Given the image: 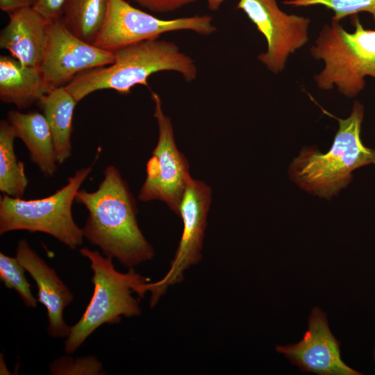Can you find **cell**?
<instances>
[{
  "label": "cell",
  "instance_id": "obj_10",
  "mask_svg": "<svg viewBox=\"0 0 375 375\" xmlns=\"http://www.w3.org/2000/svg\"><path fill=\"white\" fill-rule=\"evenodd\" d=\"M236 8L242 10L265 36L267 49L260 53L258 59L274 74L282 72L290 54L308 40L310 19L283 12L276 0H239Z\"/></svg>",
  "mask_w": 375,
  "mask_h": 375
},
{
  "label": "cell",
  "instance_id": "obj_14",
  "mask_svg": "<svg viewBox=\"0 0 375 375\" xmlns=\"http://www.w3.org/2000/svg\"><path fill=\"white\" fill-rule=\"evenodd\" d=\"M8 17L1 31L0 47L23 65L40 67L49 21L33 7L15 10Z\"/></svg>",
  "mask_w": 375,
  "mask_h": 375
},
{
  "label": "cell",
  "instance_id": "obj_26",
  "mask_svg": "<svg viewBox=\"0 0 375 375\" xmlns=\"http://www.w3.org/2000/svg\"><path fill=\"white\" fill-rule=\"evenodd\" d=\"M208 8L212 11L217 10L225 0H206Z\"/></svg>",
  "mask_w": 375,
  "mask_h": 375
},
{
  "label": "cell",
  "instance_id": "obj_5",
  "mask_svg": "<svg viewBox=\"0 0 375 375\" xmlns=\"http://www.w3.org/2000/svg\"><path fill=\"white\" fill-rule=\"evenodd\" d=\"M354 32L349 33L338 21L332 19L321 31L312 56L324 61V69L315 76L319 88L335 86L348 97H356L365 87L364 78H375V30L365 29L358 16L353 19Z\"/></svg>",
  "mask_w": 375,
  "mask_h": 375
},
{
  "label": "cell",
  "instance_id": "obj_13",
  "mask_svg": "<svg viewBox=\"0 0 375 375\" xmlns=\"http://www.w3.org/2000/svg\"><path fill=\"white\" fill-rule=\"evenodd\" d=\"M16 257L37 285L38 301L47 311L48 333L53 338L67 337L71 327L65 323L63 312L74 299L72 293L26 240L19 241Z\"/></svg>",
  "mask_w": 375,
  "mask_h": 375
},
{
  "label": "cell",
  "instance_id": "obj_25",
  "mask_svg": "<svg viewBox=\"0 0 375 375\" xmlns=\"http://www.w3.org/2000/svg\"><path fill=\"white\" fill-rule=\"evenodd\" d=\"M37 0H0V9L8 14L28 7H33Z\"/></svg>",
  "mask_w": 375,
  "mask_h": 375
},
{
  "label": "cell",
  "instance_id": "obj_21",
  "mask_svg": "<svg viewBox=\"0 0 375 375\" xmlns=\"http://www.w3.org/2000/svg\"><path fill=\"white\" fill-rule=\"evenodd\" d=\"M284 3L296 7L324 6L334 12L332 19L338 22L347 15L366 11L372 15L375 24V0H289Z\"/></svg>",
  "mask_w": 375,
  "mask_h": 375
},
{
  "label": "cell",
  "instance_id": "obj_16",
  "mask_svg": "<svg viewBox=\"0 0 375 375\" xmlns=\"http://www.w3.org/2000/svg\"><path fill=\"white\" fill-rule=\"evenodd\" d=\"M53 88L47 81L40 67L23 65L10 56H0V99L26 108Z\"/></svg>",
  "mask_w": 375,
  "mask_h": 375
},
{
  "label": "cell",
  "instance_id": "obj_17",
  "mask_svg": "<svg viewBox=\"0 0 375 375\" xmlns=\"http://www.w3.org/2000/svg\"><path fill=\"white\" fill-rule=\"evenodd\" d=\"M77 103L65 86L53 88L38 103L51 129L58 165L72 154V120Z\"/></svg>",
  "mask_w": 375,
  "mask_h": 375
},
{
  "label": "cell",
  "instance_id": "obj_23",
  "mask_svg": "<svg viewBox=\"0 0 375 375\" xmlns=\"http://www.w3.org/2000/svg\"><path fill=\"white\" fill-rule=\"evenodd\" d=\"M140 6L153 12L164 13L175 11L197 0H131Z\"/></svg>",
  "mask_w": 375,
  "mask_h": 375
},
{
  "label": "cell",
  "instance_id": "obj_2",
  "mask_svg": "<svg viewBox=\"0 0 375 375\" xmlns=\"http://www.w3.org/2000/svg\"><path fill=\"white\" fill-rule=\"evenodd\" d=\"M113 53L112 64L82 72L64 85L77 102L101 90L126 94L137 85L149 88V76L159 72H178L187 82L197 76L194 60L174 42L159 38L133 43Z\"/></svg>",
  "mask_w": 375,
  "mask_h": 375
},
{
  "label": "cell",
  "instance_id": "obj_11",
  "mask_svg": "<svg viewBox=\"0 0 375 375\" xmlns=\"http://www.w3.org/2000/svg\"><path fill=\"white\" fill-rule=\"evenodd\" d=\"M114 53L87 42L65 25L62 18L49 22L40 69L53 87L67 84L79 74L114 62Z\"/></svg>",
  "mask_w": 375,
  "mask_h": 375
},
{
  "label": "cell",
  "instance_id": "obj_22",
  "mask_svg": "<svg viewBox=\"0 0 375 375\" xmlns=\"http://www.w3.org/2000/svg\"><path fill=\"white\" fill-rule=\"evenodd\" d=\"M50 371L53 375L101 374L102 364L95 357L88 356L76 360L61 357L51 362Z\"/></svg>",
  "mask_w": 375,
  "mask_h": 375
},
{
  "label": "cell",
  "instance_id": "obj_3",
  "mask_svg": "<svg viewBox=\"0 0 375 375\" xmlns=\"http://www.w3.org/2000/svg\"><path fill=\"white\" fill-rule=\"evenodd\" d=\"M363 105L356 101L350 115L338 119L339 128L328 151L306 147L291 162L290 179L301 189L319 198L331 199L351 181L355 169L375 164V149L360 138Z\"/></svg>",
  "mask_w": 375,
  "mask_h": 375
},
{
  "label": "cell",
  "instance_id": "obj_12",
  "mask_svg": "<svg viewBox=\"0 0 375 375\" xmlns=\"http://www.w3.org/2000/svg\"><path fill=\"white\" fill-rule=\"evenodd\" d=\"M301 371L320 375H360L340 358V343L332 334L326 314L318 307L312 308L308 329L297 344L276 346Z\"/></svg>",
  "mask_w": 375,
  "mask_h": 375
},
{
  "label": "cell",
  "instance_id": "obj_15",
  "mask_svg": "<svg viewBox=\"0 0 375 375\" xmlns=\"http://www.w3.org/2000/svg\"><path fill=\"white\" fill-rule=\"evenodd\" d=\"M7 121L42 174L47 178L53 176L58 163L51 131L44 114L12 110L8 112Z\"/></svg>",
  "mask_w": 375,
  "mask_h": 375
},
{
  "label": "cell",
  "instance_id": "obj_8",
  "mask_svg": "<svg viewBox=\"0 0 375 375\" xmlns=\"http://www.w3.org/2000/svg\"><path fill=\"white\" fill-rule=\"evenodd\" d=\"M155 105L154 117L158 127V140L147 166L146 179L138 198L142 201L160 200L178 215L182 197L188 181L189 165L175 144L171 119L162 108L158 94L151 91Z\"/></svg>",
  "mask_w": 375,
  "mask_h": 375
},
{
  "label": "cell",
  "instance_id": "obj_4",
  "mask_svg": "<svg viewBox=\"0 0 375 375\" xmlns=\"http://www.w3.org/2000/svg\"><path fill=\"white\" fill-rule=\"evenodd\" d=\"M80 253L90 262L94 292L82 317L70 328L65 342V350L69 354L76 351L101 325L118 323L122 317L140 315L139 302L133 293L144 297L142 286L148 282L133 268L126 273L118 272L112 258L103 256L98 251L83 247Z\"/></svg>",
  "mask_w": 375,
  "mask_h": 375
},
{
  "label": "cell",
  "instance_id": "obj_19",
  "mask_svg": "<svg viewBox=\"0 0 375 375\" xmlns=\"http://www.w3.org/2000/svg\"><path fill=\"white\" fill-rule=\"evenodd\" d=\"M108 0H66L62 19L83 40L93 44L103 26Z\"/></svg>",
  "mask_w": 375,
  "mask_h": 375
},
{
  "label": "cell",
  "instance_id": "obj_18",
  "mask_svg": "<svg viewBox=\"0 0 375 375\" xmlns=\"http://www.w3.org/2000/svg\"><path fill=\"white\" fill-rule=\"evenodd\" d=\"M16 135L7 120L0 122V191L3 194L22 198L28 181L24 163L15 151Z\"/></svg>",
  "mask_w": 375,
  "mask_h": 375
},
{
  "label": "cell",
  "instance_id": "obj_7",
  "mask_svg": "<svg viewBox=\"0 0 375 375\" xmlns=\"http://www.w3.org/2000/svg\"><path fill=\"white\" fill-rule=\"evenodd\" d=\"M183 30L209 35L217 28L212 17L207 15L162 19L125 0H108L105 19L93 44L114 52L133 43L159 38L165 33Z\"/></svg>",
  "mask_w": 375,
  "mask_h": 375
},
{
  "label": "cell",
  "instance_id": "obj_20",
  "mask_svg": "<svg viewBox=\"0 0 375 375\" xmlns=\"http://www.w3.org/2000/svg\"><path fill=\"white\" fill-rule=\"evenodd\" d=\"M25 269L17 257L12 258L0 253V279L8 289L16 291L24 304L30 308L37 306L38 299L33 296Z\"/></svg>",
  "mask_w": 375,
  "mask_h": 375
},
{
  "label": "cell",
  "instance_id": "obj_27",
  "mask_svg": "<svg viewBox=\"0 0 375 375\" xmlns=\"http://www.w3.org/2000/svg\"><path fill=\"white\" fill-rule=\"evenodd\" d=\"M374 360L375 361V342H374Z\"/></svg>",
  "mask_w": 375,
  "mask_h": 375
},
{
  "label": "cell",
  "instance_id": "obj_9",
  "mask_svg": "<svg viewBox=\"0 0 375 375\" xmlns=\"http://www.w3.org/2000/svg\"><path fill=\"white\" fill-rule=\"evenodd\" d=\"M210 200V187L191 178L185 186L179 207L178 215L181 217L183 228L169 269L158 281L147 282L142 286L144 294L151 292V308L156 306L169 287L183 281L185 270L201 260Z\"/></svg>",
  "mask_w": 375,
  "mask_h": 375
},
{
  "label": "cell",
  "instance_id": "obj_1",
  "mask_svg": "<svg viewBox=\"0 0 375 375\" xmlns=\"http://www.w3.org/2000/svg\"><path fill=\"white\" fill-rule=\"evenodd\" d=\"M75 201L88 212L82 228L83 237L101 249L105 256L129 268L154 256L138 226L134 198L115 166L106 167L96 190H79Z\"/></svg>",
  "mask_w": 375,
  "mask_h": 375
},
{
  "label": "cell",
  "instance_id": "obj_24",
  "mask_svg": "<svg viewBox=\"0 0 375 375\" xmlns=\"http://www.w3.org/2000/svg\"><path fill=\"white\" fill-rule=\"evenodd\" d=\"M66 0H37L33 8L49 21L62 17V7Z\"/></svg>",
  "mask_w": 375,
  "mask_h": 375
},
{
  "label": "cell",
  "instance_id": "obj_6",
  "mask_svg": "<svg viewBox=\"0 0 375 375\" xmlns=\"http://www.w3.org/2000/svg\"><path fill=\"white\" fill-rule=\"evenodd\" d=\"M92 170L81 168L52 194L41 199H23L3 194L0 199V234L14 231L50 235L71 249L83 243V229L75 222L72 205L77 192Z\"/></svg>",
  "mask_w": 375,
  "mask_h": 375
}]
</instances>
